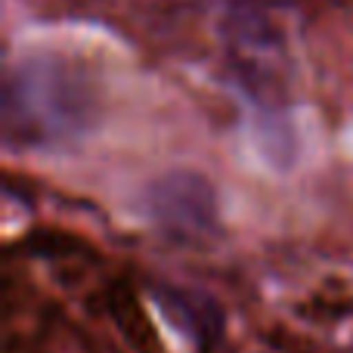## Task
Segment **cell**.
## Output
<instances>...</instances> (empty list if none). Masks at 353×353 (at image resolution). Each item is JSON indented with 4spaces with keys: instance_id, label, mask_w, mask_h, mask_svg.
I'll return each mask as SVG.
<instances>
[{
    "instance_id": "cell-1",
    "label": "cell",
    "mask_w": 353,
    "mask_h": 353,
    "mask_svg": "<svg viewBox=\"0 0 353 353\" xmlns=\"http://www.w3.org/2000/svg\"><path fill=\"white\" fill-rule=\"evenodd\" d=\"M99 99L90 78L72 62L22 59L3 87V134L16 146H62L97 124Z\"/></svg>"
},
{
    "instance_id": "cell-2",
    "label": "cell",
    "mask_w": 353,
    "mask_h": 353,
    "mask_svg": "<svg viewBox=\"0 0 353 353\" xmlns=\"http://www.w3.org/2000/svg\"><path fill=\"white\" fill-rule=\"evenodd\" d=\"M146 214L168 239L208 245L220 236V199L214 183L192 168H174L146 186Z\"/></svg>"
},
{
    "instance_id": "cell-3",
    "label": "cell",
    "mask_w": 353,
    "mask_h": 353,
    "mask_svg": "<svg viewBox=\"0 0 353 353\" xmlns=\"http://www.w3.org/2000/svg\"><path fill=\"white\" fill-rule=\"evenodd\" d=\"M161 304L171 310V316L180 319V325L192 338H201V341L217 338L220 313H217V307H214L208 298H201V294H189V292H176V288H168V292L161 294Z\"/></svg>"
}]
</instances>
